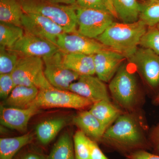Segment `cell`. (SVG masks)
Segmentation results:
<instances>
[{"mask_svg": "<svg viewBox=\"0 0 159 159\" xmlns=\"http://www.w3.org/2000/svg\"><path fill=\"white\" fill-rule=\"evenodd\" d=\"M147 125L141 111L123 113L105 131L100 142L124 157L141 150H151Z\"/></svg>", "mask_w": 159, "mask_h": 159, "instance_id": "1", "label": "cell"}, {"mask_svg": "<svg viewBox=\"0 0 159 159\" xmlns=\"http://www.w3.org/2000/svg\"><path fill=\"white\" fill-rule=\"evenodd\" d=\"M108 89L114 103L125 112L141 111L144 96L139 89L135 74L123 63L109 82Z\"/></svg>", "mask_w": 159, "mask_h": 159, "instance_id": "2", "label": "cell"}, {"mask_svg": "<svg viewBox=\"0 0 159 159\" xmlns=\"http://www.w3.org/2000/svg\"><path fill=\"white\" fill-rule=\"evenodd\" d=\"M147 28L139 20L131 23L115 21L96 39L121 53L127 59L139 48L140 40Z\"/></svg>", "mask_w": 159, "mask_h": 159, "instance_id": "3", "label": "cell"}, {"mask_svg": "<svg viewBox=\"0 0 159 159\" xmlns=\"http://www.w3.org/2000/svg\"><path fill=\"white\" fill-rule=\"evenodd\" d=\"M25 13L40 15L61 27L67 33L77 32L76 6L53 2L49 0H19Z\"/></svg>", "mask_w": 159, "mask_h": 159, "instance_id": "4", "label": "cell"}, {"mask_svg": "<svg viewBox=\"0 0 159 159\" xmlns=\"http://www.w3.org/2000/svg\"><path fill=\"white\" fill-rule=\"evenodd\" d=\"M42 58L20 56L11 75L16 85L34 87L39 90L53 87L44 74Z\"/></svg>", "mask_w": 159, "mask_h": 159, "instance_id": "5", "label": "cell"}, {"mask_svg": "<svg viewBox=\"0 0 159 159\" xmlns=\"http://www.w3.org/2000/svg\"><path fill=\"white\" fill-rule=\"evenodd\" d=\"M93 102L70 91L52 88L39 90L33 105L39 109L67 108L84 110Z\"/></svg>", "mask_w": 159, "mask_h": 159, "instance_id": "6", "label": "cell"}, {"mask_svg": "<svg viewBox=\"0 0 159 159\" xmlns=\"http://www.w3.org/2000/svg\"><path fill=\"white\" fill-rule=\"evenodd\" d=\"M77 31L80 34L96 39L116 21V18L108 12L97 9L76 6Z\"/></svg>", "mask_w": 159, "mask_h": 159, "instance_id": "7", "label": "cell"}, {"mask_svg": "<svg viewBox=\"0 0 159 159\" xmlns=\"http://www.w3.org/2000/svg\"><path fill=\"white\" fill-rule=\"evenodd\" d=\"M151 89L159 87V55L150 49L139 47L127 59Z\"/></svg>", "mask_w": 159, "mask_h": 159, "instance_id": "8", "label": "cell"}, {"mask_svg": "<svg viewBox=\"0 0 159 159\" xmlns=\"http://www.w3.org/2000/svg\"><path fill=\"white\" fill-rule=\"evenodd\" d=\"M63 57V53L59 50L55 54L43 57L44 71L46 78L53 87L69 91L70 86L78 79L80 75L66 67Z\"/></svg>", "mask_w": 159, "mask_h": 159, "instance_id": "9", "label": "cell"}, {"mask_svg": "<svg viewBox=\"0 0 159 159\" xmlns=\"http://www.w3.org/2000/svg\"><path fill=\"white\" fill-rule=\"evenodd\" d=\"M56 45L65 54L80 53L94 55L100 51L111 49L96 39H91L80 34L64 32L59 35Z\"/></svg>", "mask_w": 159, "mask_h": 159, "instance_id": "10", "label": "cell"}, {"mask_svg": "<svg viewBox=\"0 0 159 159\" xmlns=\"http://www.w3.org/2000/svg\"><path fill=\"white\" fill-rule=\"evenodd\" d=\"M21 22L26 33L47 40L56 45L59 35L66 32L57 24L40 15L24 12Z\"/></svg>", "mask_w": 159, "mask_h": 159, "instance_id": "11", "label": "cell"}, {"mask_svg": "<svg viewBox=\"0 0 159 159\" xmlns=\"http://www.w3.org/2000/svg\"><path fill=\"white\" fill-rule=\"evenodd\" d=\"M105 83L97 76L83 75L71 84L69 91L93 103L102 100H111L108 87Z\"/></svg>", "mask_w": 159, "mask_h": 159, "instance_id": "12", "label": "cell"}, {"mask_svg": "<svg viewBox=\"0 0 159 159\" xmlns=\"http://www.w3.org/2000/svg\"><path fill=\"white\" fill-rule=\"evenodd\" d=\"M9 49L16 52L20 56L42 58L59 51L58 47L53 43L27 33Z\"/></svg>", "mask_w": 159, "mask_h": 159, "instance_id": "13", "label": "cell"}, {"mask_svg": "<svg viewBox=\"0 0 159 159\" xmlns=\"http://www.w3.org/2000/svg\"><path fill=\"white\" fill-rule=\"evenodd\" d=\"M126 59L124 55L112 49L94 55L95 74L104 82H109Z\"/></svg>", "mask_w": 159, "mask_h": 159, "instance_id": "14", "label": "cell"}, {"mask_svg": "<svg viewBox=\"0 0 159 159\" xmlns=\"http://www.w3.org/2000/svg\"><path fill=\"white\" fill-rule=\"evenodd\" d=\"M40 109L34 105L26 109L1 106L0 122L2 125L11 129L25 133L28 129L29 121L38 113Z\"/></svg>", "mask_w": 159, "mask_h": 159, "instance_id": "15", "label": "cell"}, {"mask_svg": "<svg viewBox=\"0 0 159 159\" xmlns=\"http://www.w3.org/2000/svg\"><path fill=\"white\" fill-rule=\"evenodd\" d=\"M73 121L87 136L95 142H101L106 129L89 111H81L74 117Z\"/></svg>", "mask_w": 159, "mask_h": 159, "instance_id": "16", "label": "cell"}, {"mask_svg": "<svg viewBox=\"0 0 159 159\" xmlns=\"http://www.w3.org/2000/svg\"><path fill=\"white\" fill-rule=\"evenodd\" d=\"M39 91L34 87L16 85L8 98L4 100L3 105L15 108H29L33 105Z\"/></svg>", "mask_w": 159, "mask_h": 159, "instance_id": "17", "label": "cell"}, {"mask_svg": "<svg viewBox=\"0 0 159 159\" xmlns=\"http://www.w3.org/2000/svg\"><path fill=\"white\" fill-rule=\"evenodd\" d=\"M106 129L125 112L111 100H102L94 102L89 110Z\"/></svg>", "mask_w": 159, "mask_h": 159, "instance_id": "18", "label": "cell"}, {"mask_svg": "<svg viewBox=\"0 0 159 159\" xmlns=\"http://www.w3.org/2000/svg\"><path fill=\"white\" fill-rule=\"evenodd\" d=\"M63 61L66 67L76 72L80 76L95 74L94 55L63 53Z\"/></svg>", "mask_w": 159, "mask_h": 159, "instance_id": "19", "label": "cell"}, {"mask_svg": "<svg viewBox=\"0 0 159 159\" xmlns=\"http://www.w3.org/2000/svg\"><path fill=\"white\" fill-rule=\"evenodd\" d=\"M66 124L64 118L48 119L38 124L35 134L39 142L43 145L49 144Z\"/></svg>", "mask_w": 159, "mask_h": 159, "instance_id": "20", "label": "cell"}, {"mask_svg": "<svg viewBox=\"0 0 159 159\" xmlns=\"http://www.w3.org/2000/svg\"><path fill=\"white\" fill-rule=\"evenodd\" d=\"M33 135L27 133L20 136L0 139V159H12L18 152L33 141Z\"/></svg>", "mask_w": 159, "mask_h": 159, "instance_id": "21", "label": "cell"}, {"mask_svg": "<svg viewBox=\"0 0 159 159\" xmlns=\"http://www.w3.org/2000/svg\"><path fill=\"white\" fill-rule=\"evenodd\" d=\"M117 18L125 23L139 20L141 2L139 0H111Z\"/></svg>", "mask_w": 159, "mask_h": 159, "instance_id": "22", "label": "cell"}, {"mask_svg": "<svg viewBox=\"0 0 159 159\" xmlns=\"http://www.w3.org/2000/svg\"><path fill=\"white\" fill-rule=\"evenodd\" d=\"M24 12L19 0H0V22L22 27Z\"/></svg>", "mask_w": 159, "mask_h": 159, "instance_id": "23", "label": "cell"}, {"mask_svg": "<svg viewBox=\"0 0 159 159\" xmlns=\"http://www.w3.org/2000/svg\"><path fill=\"white\" fill-rule=\"evenodd\" d=\"M47 157L48 159H75L74 142L68 133L59 137Z\"/></svg>", "mask_w": 159, "mask_h": 159, "instance_id": "24", "label": "cell"}, {"mask_svg": "<svg viewBox=\"0 0 159 159\" xmlns=\"http://www.w3.org/2000/svg\"><path fill=\"white\" fill-rule=\"evenodd\" d=\"M139 20L148 27L159 24V0H144L141 2Z\"/></svg>", "mask_w": 159, "mask_h": 159, "instance_id": "25", "label": "cell"}, {"mask_svg": "<svg viewBox=\"0 0 159 159\" xmlns=\"http://www.w3.org/2000/svg\"><path fill=\"white\" fill-rule=\"evenodd\" d=\"M24 34L23 27L0 22V46L10 48Z\"/></svg>", "mask_w": 159, "mask_h": 159, "instance_id": "26", "label": "cell"}, {"mask_svg": "<svg viewBox=\"0 0 159 159\" xmlns=\"http://www.w3.org/2000/svg\"><path fill=\"white\" fill-rule=\"evenodd\" d=\"M20 57L16 52L0 46V74H11Z\"/></svg>", "mask_w": 159, "mask_h": 159, "instance_id": "27", "label": "cell"}, {"mask_svg": "<svg viewBox=\"0 0 159 159\" xmlns=\"http://www.w3.org/2000/svg\"><path fill=\"white\" fill-rule=\"evenodd\" d=\"M73 142L75 159H90L89 137L79 130L75 133Z\"/></svg>", "mask_w": 159, "mask_h": 159, "instance_id": "28", "label": "cell"}, {"mask_svg": "<svg viewBox=\"0 0 159 159\" xmlns=\"http://www.w3.org/2000/svg\"><path fill=\"white\" fill-rule=\"evenodd\" d=\"M139 46L150 49L159 55V29L156 26L147 28L140 40Z\"/></svg>", "mask_w": 159, "mask_h": 159, "instance_id": "29", "label": "cell"}, {"mask_svg": "<svg viewBox=\"0 0 159 159\" xmlns=\"http://www.w3.org/2000/svg\"><path fill=\"white\" fill-rule=\"evenodd\" d=\"M76 6L105 11L118 19L111 0H77Z\"/></svg>", "mask_w": 159, "mask_h": 159, "instance_id": "30", "label": "cell"}, {"mask_svg": "<svg viewBox=\"0 0 159 159\" xmlns=\"http://www.w3.org/2000/svg\"><path fill=\"white\" fill-rule=\"evenodd\" d=\"M16 85L11 74H0V97L5 100L8 98Z\"/></svg>", "mask_w": 159, "mask_h": 159, "instance_id": "31", "label": "cell"}, {"mask_svg": "<svg viewBox=\"0 0 159 159\" xmlns=\"http://www.w3.org/2000/svg\"><path fill=\"white\" fill-rule=\"evenodd\" d=\"M148 139L152 152L159 155V123L151 131Z\"/></svg>", "mask_w": 159, "mask_h": 159, "instance_id": "32", "label": "cell"}, {"mask_svg": "<svg viewBox=\"0 0 159 159\" xmlns=\"http://www.w3.org/2000/svg\"><path fill=\"white\" fill-rule=\"evenodd\" d=\"M125 159H159V155L149 152L148 150H141L128 155Z\"/></svg>", "mask_w": 159, "mask_h": 159, "instance_id": "33", "label": "cell"}, {"mask_svg": "<svg viewBox=\"0 0 159 159\" xmlns=\"http://www.w3.org/2000/svg\"><path fill=\"white\" fill-rule=\"evenodd\" d=\"M90 159H109L99 148L97 142L89 138Z\"/></svg>", "mask_w": 159, "mask_h": 159, "instance_id": "34", "label": "cell"}, {"mask_svg": "<svg viewBox=\"0 0 159 159\" xmlns=\"http://www.w3.org/2000/svg\"><path fill=\"white\" fill-rule=\"evenodd\" d=\"M17 159H48V157L42 154L30 152L25 154Z\"/></svg>", "mask_w": 159, "mask_h": 159, "instance_id": "35", "label": "cell"}, {"mask_svg": "<svg viewBox=\"0 0 159 159\" xmlns=\"http://www.w3.org/2000/svg\"><path fill=\"white\" fill-rule=\"evenodd\" d=\"M53 2L67 6H75L77 0H49Z\"/></svg>", "mask_w": 159, "mask_h": 159, "instance_id": "36", "label": "cell"}, {"mask_svg": "<svg viewBox=\"0 0 159 159\" xmlns=\"http://www.w3.org/2000/svg\"><path fill=\"white\" fill-rule=\"evenodd\" d=\"M154 102L156 104H159V93L154 99Z\"/></svg>", "mask_w": 159, "mask_h": 159, "instance_id": "37", "label": "cell"}, {"mask_svg": "<svg viewBox=\"0 0 159 159\" xmlns=\"http://www.w3.org/2000/svg\"><path fill=\"white\" fill-rule=\"evenodd\" d=\"M156 26L157 27V28L158 29H159V24H158V25H157Z\"/></svg>", "mask_w": 159, "mask_h": 159, "instance_id": "38", "label": "cell"}]
</instances>
